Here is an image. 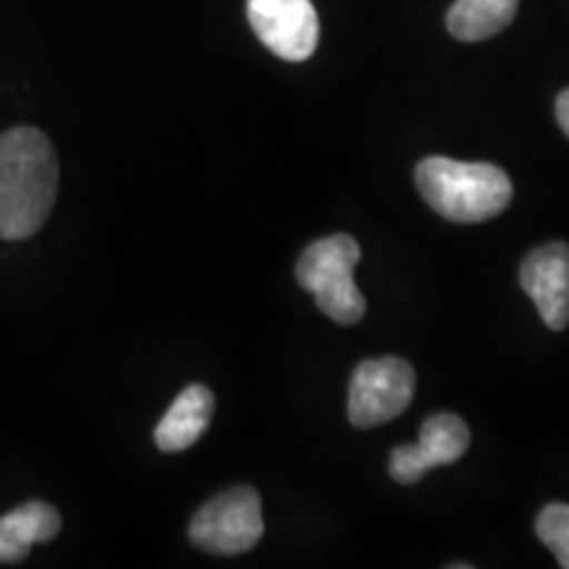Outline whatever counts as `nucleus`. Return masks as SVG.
I'll list each match as a JSON object with an SVG mask.
<instances>
[{"label":"nucleus","mask_w":569,"mask_h":569,"mask_svg":"<svg viewBox=\"0 0 569 569\" xmlns=\"http://www.w3.org/2000/svg\"><path fill=\"white\" fill-rule=\"evenodd\" d=\"M59 190V159L34 127L0 134V240H24L46 224Z\"/></svg>","instance_id":"1"},{"label":"nucleus","mask_w":569,"mask_h":569,"mask_svg":"<svg viewBox=\"0 0 569 569\" xmlns=\"http://www.w3.org/2000/svg\"><path fill=\"white\" fill-rule=\"evenodd\" d=\"M417 188L427 206L459 224L488 222L511 203L515 188L501 167L430 156L417 167Z\"/></svg>","instance_id":"2"},{"label":"nucleus","mask_w":569,"mask_h":569,"mask_svg":"<svg viewBox=\"0 0 569 569\" xmlns=\"http://www.w3.org/2000/svg\"><path fill=\"white\" fill-rule=\"evenodd\" d=\"M361 248L351 234H330L301 253L296 277L315 296L317 309L338 325H356L367 311V301L353 280Z\"/></svg>","instance_id":"3"},{"label":"nucleus","mask_w":569,"mask_h":569,"mask_svg":"<svg viewBox=\"0 0 569 569\" xmlns=\"http://www.w3.org/2000/svg\"><path fill=\"white\" fill-rule=\"evenodd\" d=\"M264 536L261 498L253 488H230L196 511L190 522V540L198 549L234 557L253 549Z\"/></svg>","instance_id":"4"},{"label":"nucleus","mask_w":569,"mask_h":569,"mask_svg":"<svg viewBox=\"0 0 569 569\" xmlns=\"http://www.w3.org/2000/svg\"><path fill=\"white\" fill-rule=\"evenodd\" d=\"M417 375L407 359H367L353 369L348 388V419L356 427H377L396 419L415 398Z\"/></svg>","instance_id":"5"},{"label":"nucleus","mask_w":569,"mask_h":569,"mask_svg":"<svg viewBox=\"0 0 569 569\" xmlns=\"http://www.w3.org/2000/svg\"><path fill=\"white\" fill-rule=\"evenodd\" d=\"M248 21L274 56L306 61L317 51L319 19L311 0H248Z\"/></svg>","instance_id":"6"},{"label":"nucleus","mask_w":569,"mask_h":569,"mask_svg":"<svg viewBox=\"0 0 569 569\" xmlns=\"http://www.w3.org/2000/svg\"><path fill=\"white\" fill-rule=\"evenodd\" d=\"M469 427L457 415H432L425 419L415 446H396L390 453V478L401 486H415L430 469L459 461L469 448Z\"/></svg>","instance_id":"7"},{"label":"nucleus","mask_w":569,"mask_h":569,"mask_svg":"<svg viewBox=\"0 0 569 569\" xmlns=\"http://www.w3.org/2000/svg\"><path fill=\"white\" fill-rule=\"evenodd\" d=\"M522 290L538 306V315L549 330L569 325V246L546 243L525 256L519 267Z\"/></svg>","instance_id":"8"},{"label":"nucleus","mask_w":569,"mask_h":569,"mask_svg":"<svg viewBox=\"0 0 569 569\" xmlns=\"http://www.w3.org/2000/svg\"><path fill=\"white\" fill-rule=\"evenodd\" d=\"M213 417V396L206 386H188L156 427V446L163 453H180L201 440Z\"/></svg>","instance_id":"9"},{"label":"nucleus","mask_w":569,"mask_h":569,"mask_svg":"<svg viewBox=\"0 0 569 569\" xmlns=\"http://www.w3.org/2000/svg\"><path fill=\"white\" fill-rule=\"evenodd\" d=\"M61 517L51 503L30 501L0 517V565H17L32 546L59 536Z\"/></svg>","instance_id":"10"},{"label":"nucleus","mask_w":569,"mask_h":569,"mask_svg":"<svg viewBox=\"0 0 569 569\" xmlns=\"http://www.w3.org/2000/svg\"><path fill=\"white\" fill-rule=\"evenodd\" d=\"M519 0H457L448 9V32L457 40L480 42L503 32L517 17Z\"/></svg>","instance_id":"11"},{"label":"nucleus","mask_w":569,"mask_h":569,"mask_svg":"<svg viewBox=\"0 0 569 569\" xmlns=\"http://www.w3.org/2000/svg\"><path fill=\"white\" fill-rule=\"evenodd\" d=\"M538 538L549 546L553 557L569 569V507L567 503H549L536 519Z\"/></svg>","instance_id":"12"},{"label":"nucleus","mask_w":569,"mask_h":569,"mask_svg":"<svg viewBox=\"0 0 569 569\" xmlns=\"http://www.w3.org/2000/svg\"><path fill=\"white\" fill-rule=\"evenodd\" d=\"M557 122L569 138V88L557 98Z\"/></svg>","instance_id":"13"}]
</instances>
